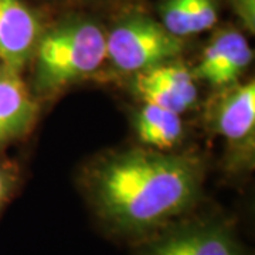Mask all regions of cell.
I'll use <instances>...</instances> for the list:
<instances>
[{
  "mask_svg": "<svg viewBox=\"0 0 255 255\" xmlns=\"http://www.w3.org/2000/svg\"><path fill=\"white\" fill-rule=\"evenodd\" d=\"M142 255H244V251L226 224L194 223L162 234Z\"/></svg>",
  "mask_w": 255,
  "mask_h": 255,
  "instance_id": "cell-6",
  "label": "cell"
},
{
  "mask_svg": "<svg viewBox=\"0 0 255 255\" xmlns=\"http://www.w3.org/2000/svg\"><path fill=\"white\" fill-rule=\"evenodd\" d=\"M160 14L162 26L180 40L209 30L219 18L214 0H164Z\"/></svg>",
  "mask_w": 255,
  "mask_h": 255,
  "instance_id": "cell-10",
  "label": "cell"
},
{
  "mask_svg": "<svg viewBox=\"0 0 255 255\" xmlns=\"http://www.w3.org/2000/svg\"><path fill=\"white\" fill-rule=\"evenodd\" d=\"M37 104L18 74L0 73V145L21 136L33 127Z\"/></svg>",
  "mask_w": 255,
  "mask_h": 255,
  "instance_id": "cell-9",
  "label": "cell"
},
{
  "mask_svg": "<svg viewBox=\"0 0 255 255\" xmlns=\"http://www.w3.org/2000/svg\"><path fill=\"white\" fill-rule=\"evenodd\" d=\"M135 128L139 140L159 152L173 149L184 133L182 117L179 114L150 104H143L137 111Z\"/></svg>",
  "mask_w": 255,
  "mask_h": 255,
  "instance_id": "cell-11",
  "label": "cell"
},
{
  "mask_svg": "<svg viewBox=\"0 0 255 255\" xmlns=\"http://www.w3.org/2000/svg\"><path fill=\"white\" fill-rule=\"evenodd\" d=\"M3 70H4V68H3V67H1V65H0V73H1V71H3Z\"/></svg>",
  "mask_w": 255,
  "mask_h": 255,
  "instance_id": "cell-14",
  "label": "cell"
},
{
  "mask_svg": "<svg viewBox=\"0 0 255 255\" xmlns=\"http://www.w3.org/2000/svg\"><path fill=\"white\" fill-rule=\"evenodd\" d=\"M231 6L243 24L251 33H254L255 24V0H231Z\"/></svg>",
  "mask_w": 255,
  "mask_h": 255,
  "instance_id": "cell-12",
  "label": "cell"
},
{
  "mask_svg": "<svg viewBox=\"0 0 255 255\" xmlns=\"http://www.w3.org/2000/svg\"><path fill=\"white\" fill-rule=\"evenodd\" d=\"M180 51L182 40L143 14L128 16L107 34V60L124 74H139L173 61Z\"/></svg>",
  "mask_w": 255,
  "mask_h": 255,
  "instance_id": "cell-3",
  "label": "cell"
},
{
  "mask_svg": "<svg viewBox=\"0 0 255 255\" xmlns=\"http://www.w3.org/2000/svg\"><path fill=\"white\" fill-rule=\"evenodd\" d=\"M40 37L36 14L21 0H0V65L6 71L20 75Z\"/></svg>",
  "mask_w": 255,
  "mask_h": 255,
  "instance_id": "cell-8",
  "label": "cell"
},
{
  "mask_svg": "<svg viewBox=\"0 0 255 255\" xmlns=\"http://www.w3.org/2000/svg\"><path fill=\"white\" fill-rule=\"evenodd\" d=\"M209 124L238 156L253 155L255 137V82L221 88L211 102Z\"/></svg>",
  "mask_w": 255,
  "mask_h": 255,
  "instance_id": "cell-4",
  "label": "cell"
},
{
  "mask_svg": "<svg viewBox=\"0 0 255 255\" xmlns=\"http://www.w3.org/2000/svg\"><path fill=\"white\" fill-rule=\"evenodd\" d=\"M203 169L193 156L132 149L100 164L92 174V197L101 219L124 236L159 231L199 196Z\"/></svg>",
  "mask_w": 255,
  "mask_h": 255,
  "instance_id": "cell-1",
  "label": "cell"
},
{
  "mask_svg": "<svg viewBox=\"0 0 255 255\" xmlns=\"http://www.w3.org/2000/svg\"><path fill=\"white\" fill-rule=\"evenodd\" d=\"M133 90L143 104L179 115L191 108L199 95L193 71L174 60L135 74Z\"/></svg>",
  "mask_w": 255,
  "mask_h": 255,
  "instance_id": "cell-5",
  "label": "cell"
},
{
  "mask_svg": "<svg viewBox=\"0 0 255 255\" xmlns=\"http://www.w3.org/2000/svg\"><path fill=\"white\" fill-rule=\"evenodd\" d=\"M11 186H13V177L6 169L0 167V210L3 209L6 201L9 200L11 194Z\"/></svg>",
  "mask_w": 255,
  "mask_h": 255,
  "instance_id": "cell-13",
  "label": "cell"
},
{
  "mask_svg": "<svg viewBox=\"0 0 255 255\" xmlns=\"http://www.w3.org/2000/svg\"><path fill=\"white\" fill-rule=\"evenodd\" d=\"M34 87L41 95L55 94L94 74L107 60V34L88 20H70L40 37Z\"/></svg>",
  "mask_w": 255,
  "mask_h": 255,
  "instance_id": "cell-2",
  "label": "cell"
},
{
  "mask_svg": "<svg viewBox=\"0 0 255 255\" xmlns=\"http://www.w3.org/2000/svg\"><path fill=\"white\" fill-rule=\"evenodd\" d=\"M253 61V50L240 31L224 28L211 38L194 68V77L214 88H226L244 75Z\"/></svg>",
  "mask_w": 255,
  "mask_h": 255,
  "instance_id": "cell-7",
  "label": "cell"
}]
</instances>
